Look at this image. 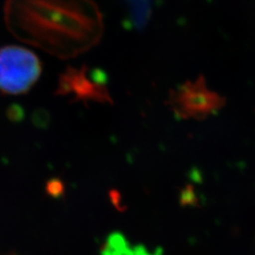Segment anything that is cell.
<instances>
[{
	"label": "cell",
	"instance_id": "6da1fadb",
	"mask_svg": "<svg viewBox=\"0 0 255 255\" xmlns=\"http://www.w3.org/2000/svg\"><path fill=\"white\" fill-rule=\"evenodd\" d=\"M42 71L33 52L18 46L0 48V91L19 95L29 90Z\"/></svg>",
	"mask_w": 255,
	"mask_h": 255
}]
</instances>
